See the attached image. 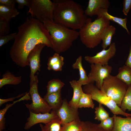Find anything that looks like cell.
Masks as SVG:
<instances>
[{
  "label": "cell",
  "mask_w": 131,
  "mask_h": 131,
  "mask_svg": "<svg viewBox=\"0 0 131 131\" xmlns=\"http://www.w3.org/2000/svg\"><path fill=\"white\" fill-rule=\"evenodd\" d=\"M19 14V12L15 7H10L0 4V16L9 22Z\"/></svg>",
  "instance_id": "cell-23"
},
{
  "label": "cell",
  "mask_w": 131,
  "mask_h": 131,
  "mask_svg": "<svg viewBox=\"0 0 131 131\" xmlns=\"http://www.w3.org/2000/svg\"><path fill=\"white\" fill-rule=\"evenodd\" d=\"M82 121L75 120L62 125L61 131H81Z\"/></svg>",
  "instance_id": "cell-28"
},
{
  "label": "cell",
  "mask_w": 131,
  "mask_h": 131,
  "mask_svg": "<svg viewBox=\"0 0 131 131\" xmlns=\"http://www.w3.org/2000/svg\"><path fill=\"white\" fill-rule=\"evenodd\" d=\"M122 11L123 14L127 16L131 8V0H124Z\"/></svg>",
  "instance_id": "cell-36"
},
{
  "label": "cell",
  "mask_w": 131,
  "mask_h": 131,
  "mask_svg": "<svg viewBox=\"0 0 131 131\" xmlns=\"http://www.w3.org/2000/svg\"><path fill=\"white\" fill-rule=\"evenodd\" d=\"M31 4L27 12L31 16L36 17L41 22L44 18L52 21L53 19V13L55 3L50 0H31Z\"/></svg>",
  "instance_id": "cell-8"
},
{
  "label": "cell",
  "mask_w": 131,
  "mask_h": 131,
  "mask_svg": "<svg viewBox=\"0 0 131 131\" xmlns=\"http://www.w3.org/2000/svg\"><path fill=\"white\" fill-rule=\"evenodd\" d=\"M94 106L91 95L84 92L78 101L77 105L78 108L87 107L93 109Z\"/></svg>",
  "instance_id": "cell-26"
},
{
  "label": "cell",
  "mask_w": 131,
  "mask_h": 131,
  "mask_svg": "<svg viewBox=\"0 0 131 131\" xmlns=\"http://www.w3.org/2000/svg\"><path fill=\"white\" fill-rule=\"evenodd\" d=\"M40 126L41 129V131H44L43 125L41 124L40 123Z\"/></svg>",
  "instance_id": "cell-41"
},
{
  "label": "cell",
  "mask_w": 131,
  "mask_h": 131,
  "mask_svg": "<svg viewBox=\"0 0 131 131\" xmlns=\"http://www.w3.org/2000/svg\"><path fill=\"white\" fill-rule=\"evenodd\" d=\"M116 51L115 43H111L107 49H103L95 55L86 56L84 59L89 63L98 64L103 66L108 65L109 60L115 55Z\"/></svg>",
  "instance_id": "cell-11"
},
{
  "label": "cell",
  "mask_w": 131,
  "mask_h": 131,
  "mask_svg": "<svg viewBox=\"0 0 131 131\" xmlns=\"http://www.w3.org/2000/svg\"><path fill=\"white\" fill-rule=\"evenodd\" d=\"M64 85V83L59 79H52L48 83L46 94H49L61 92V89Z\"/></svg>",
  "instance_id": "cell-25"
},
{
  "label": "cell",
  "mask_w": 131,
  "mask_h": 131,
  "mask_svg": "<svg viewBox=\"0 0 131 131\" xmlns=\"http://www.w3.org/2000/svg\"><path fill=\"white\" fill-rule=\"evenodd\" d=\"M24 93H22L16 97L7 99H2L0 98V106H1L3 104L8 102L13 101L16 98L21 97L24 96Z\"/></svg>",
  "instance_id": "cell-39"
},
{
  "label": "cell",
  "mask_w": 131,
  "mask_h": 131,
  "mask_svg": "<svg viewBox=\"0 0 131 131\" xmlns=\"http://www.w3.org/2000/svg\"><path fill=\"white\" fill-rule=\"evenodd\" d=\"M120 107L124 112L127 110L131 111V84L128 86Z\"/></svg>",
  "instance_id": "cell-27"
},
{
  "label": "cell",
  "mask_w": 131,
  "mask_h": 131,
  "mask_svg": "<svg viewBox=\"0 0 131 131\" xmlns=\"http://www.w3.org/2000/svg\"><path fill=\"white\" fill-rule=\"evenodd\" d=\"M110 5L108 0H89L88 6L84 11V14L86 16L90 17L96 15L100 9H108Z\"/></svg>",
  "instance_id": "cell-14"
},
{
  "label": "cell",
  "mask_w": 131,
  "mask_h": 131,
  "mask_svg": "<svg viewBox=\"0 0 131 131\" xmlns=\"http://www.w3.org/2000/svg\"><path fill=\"white\" fill-rule=\"evenodd\" d=\"M125 65L131 68V45L129 49V52L125 63Z\"/></svg>",
  "instance_id": "cell-40"
},
{
  "label": "cell",
  "mask_w": 131,
  "mask_h": 131,
  "mask_svg": "<svg viewBox=\"0 0 131 131\" xmlns=\"http://www.w3.org/2000/svg\"><path fill=\"white\" fill-rule=\"evenodd\" d=\"M18 31L9 51L12 61L22 67L29 66L27 59L30 52L37 44L52 48V40L43 23L31 16L18 27Z\"/></svg>",
  "instance_id": "cell-1"
},
{
  "label": "cell",
  "mask_w": 131,
  "mask_h": 131,
  "mask_svg": "<svg viewBox=\"0 0 131 131\" xmlns=\"http://www.w3.org/2000/svg\"><path fill=\"white\" fill-rule=\"evenodd\" d=\"M9 22L0 16V36L9 34L10 31Z\"/></svg>",
  "instance_id": "cell-33"
},
{
  "label": "cell",
  "mask_w": 131,
  "mask_h": 131,
  "mask_svg": "<svg viewBox=\"0 0 131 131\" xmlns=\"http://www.w3.org/2000/svg\"><path fill=\"white\" fill-rule=\"evenodd\" d=\"M116 76L128 86L131 84V68L125 65L120 67Z\"/></svg>",
  "instance_id": "cell-24"
},
{
  "label": "cell",
  "mask_w": 131,
  "mask_h": 131,
  "mask_svg": "<svg viewBox=\"0 0 131 131\" xmlns=\"http://www.w3.org/2000/svg\"><path fill=\"white\" fill-rule=\"evenodd\" d=\"M45 46V44L42 43L37 44L28 55L27 59L30 69V83L33 82L35 73L38 71H40L41 53Z\"/></svg>",
  "instance_id": "cell-12"
},
{
  "label": "cell",
  "mask_w": 131,
  "mask_h": 131,
  "mask_svg": "<svg viewBox=\"0 0 131 131\" xmlns=\"http://www.w3.org/2000/svg\"><path fill=\"white\" fill-rule=\"evenodd\" d=\"M17 34V33L15 32L0 36V47L7 43L10 41L15 39Z\"/></svg>",
  "instance_id": "cell-35"
},
{
  "label": "cell",
  "mask_w": 131,
  "mask_h": 131,
  "mask_svg": "<svg viewBox=\"0 0 131 131\" xmlns=\"http://www.w3.org/2000/svg\"><path fill=\"white\" fill-rule=\"evenodd\" d=\"M128 86L116 76L110 74L104 80L100 90L120 107Z\"/></svg>",
  "instance_id": "cell-6"
},
{
  "label": "cell",
  "mask_w": 131,
  "mask_h": 131,
  "mask_svg": "<svg viewBox=\"0 0 131 131\" xmlns=\"http://www.w3.org/2000/svg\"><path fill=\"white\" fill-rule=\"evenodd\" d=\"M16 3L15 0H0V4L8 7L14 8Z\"/></svg>",
  "instance_id": "cell-38"
},
{
  "label": "cell",
  "mask_w": 131,
  "mask_h": 131,
  "mask_svg": "<svg viewBox=\"0 0 131 131\" xmlns=\"http://www.w3.org/2000/svg\"><path fill=\"white\" fill-rule=\"evenodd\" d=\"M41 22L49 33L52 40V48L55 53L59 54L67 50L79 36V32L48 19L43 18Z\"/></svg>",
  "instance_id": "cell-3"
},
{
  "label": "cell",
  "mask_w": 131,
  "mask_h": 131,
  "mask_svg": "<svg viewBox=\"0 0 131 131\" xmlns=\"http://www.w3.org/2000/svg\"><path fill=\"white\" fill-rule=\"evenodd\" d=\"M91 18H88L79 31L81 42L90 49L93 48L100 43L103 33L110 25V21L103 17L97 18L93 22Z\"/></svg>",
  "instance_id": "cell-4"
},
{
  "label": "cell",
  "mask_w": 131,
  "mask_h": 131,
  "mask_svg": "<svg viewBox=\"0 0 131 131\" xmlns=\"http://www.w3.org/2000/svg\"><path fill=\"white\" fill-rule=\"evenodd\" d=\"M116 29L114 26L110 25L104 31L101 36L103 49H106L111 44L112 39L115 33Z\"/></svg>",
  "instance_id": "cell-22"
},
{
  "label": "cell",
  "mask_w": 131,
  "mask_h": 131,
  "mask_svg": "<svg viewBox=\"0 0 131 131\" xmlns=\"http://www.w3.org/2000/svg\"><path fill=\"white\" fill-rule=\"evenodd\" d=\"M62 125L60 120L58 117L45 124L44 131H61Z\"/></svg>",
  "instance_id": "cell-29"
},
{
  "label": "cell",
  "mask_w": 131,
  "mask_h": 131,
  "mask_svg": "<svg viewBox=\"0 0 131 131\" xmlns=\"http://www.w3.org/2000/svg\"><path fill=\"white\" fill-rule=\"evenodd\" d=\"M38 80L37 75H35L33 82L30 83L29 93L32 100L30 104H25L26 108L33 113H44L50 112L52 109L44 98L41 97L38 92Z\"/></svg>",
  "instance_id": "cell-7"
},
{
  "label": "cell",
  "mask_w": 131,
  "mask_h": 131,
  "mask_svg": "<svg viewBox=\"0 0 131 131\" xmlns=\"http://www.w3.org/2000/svg\"><path fill=\"white\" fill-rule=\"evenodd\" d=\"M0 79V88L7 84L17 85L21 82L22 76H16L9 71H7L2 75Z\"/></svg>",
  "instance_id": "cell-21"
},
{
  "label": "cell",
  "mask_w": 131,
  "mask_h": 131,
  "mask_svg": "<svg viewBox=\"0 0 131 131\" xmlns=\"http://www.w3.org/2000/svg\"></svg>",
  "instance_id": "cell-42"
},
{
  "label": "cell",
  "mask_w": 131,
  "mask_h": 131,
  "mask_svg": "<svg viewBox=\"0 0 131 131\" xmlns=\"http://www.w3.org/2000/svg\"><path fill=\"white\" fill-rule=\"evenodd\" d=\"M29 111V116L24 127V129L26 130L37 123H42L45 124L58 117L55 111L52 110L50 112L44 113H36Z\"/></svg>",
  "instance_id": "cell-13"
},
{
  "label": "cell",
  "mask_w": 131,
  "mask_h": 131,
  "mask_svg": "<svg viewBox=\"0 0 131 131\" xmlns=\"http://www.w3.org/2000/svg\"><path fill=\"white\" fill-rule=\"evenodd\" d=\"M99 126L105 131H111L114 126V119L113 116L109 117L101 121L98 124Z\"/></svg>",
  "instance_id": "cell-32"
},
{
  "label": "cell",
  "mask_w": 131,
  "mask_h": 131,
  "mask_svg": "<svg viewBox=\"0 0 131 131\" xmlns=\"http://www.w3.org/2000/svg\"><path fill=\"white\" fill-rule=\"evenodd\" d=\"M93 83L84 85L83 88L84 92L90 94L92 99L99 104L106 106L114 115H120L126 117L131 116V113L123 111L111 98L98 88Z\"/></svg>",
  "instance_id": "cell-5"
},
{
  "label": "cell",
  "mask_w": 131,
  "mask_h": 131,
  "mask_svg": "<svg viewBox=\"0 0 131 131\" xmlns=\"http://www.w3.org/2000/svg\"><path fill=\"white\" fill-rule=\"evenodd\" d=\"M55 3L53 13L54 21L76 30L80 29L88 18L82 6L72 0H53Z\"/></svg>",
  "instance_id": "cell-2"
},
{
  "label": "cell",
  "mask_w": 131,
  "mask_h": 131,
  "mask_svg": "<svg viewBox=\"0 0 131 131\" xmlns=\"http://www.w3.org/2000/svg\"><path fill=\"white\" fill-rule=\"evenodd\" d=\"M114 126L111 131H131V116L122 117L114 115Z\"/></svg>",
  "instance_id": "cell-15"
},
{
  "label": "cell",
  "mask_w": 131,
  "mask_h": 131,
  "mask_svg": "<svg viewBox=\"0 0 131 131\" xmlns=\"http://www.w3.org/2000/svg\"><path fill=\"white\" fill-rule=\"evenodd\" d=\"M94 119L100 121L104 120L109 117V113L104 109L102 105L99 104L95 108Z\"/></svg>",
  "instance_id": "cell-30"
},
{
  "label": "cell",
  "mask_w": 131,
  "mask_h": 131,
  "mask_svg": "<svg viewBox=\"0 0 131 131\" xmlns=\"http://www.w3.org/2000/svg\"><path fill=\"white\" fill-rule=\"evenodd\" d=\"M16 3L18 4V8L20 9H22L25 6L30 7L31 0H15Z\"/></svg>",
  "instance_id": "cell-37"
},
{
  "label": "cell",
  "mask_w": 131,
  "mask_h": 131,
  "mask_svg": "<svg viewBox=\"0 0 131 131\" xmlns=\"http://www.w3.org/2000/svg\"><path fill=\"white\" fill-rule=\"evenodd\" d=\"M81 131H105L97 124L88 121H82Z\"/></svg>",
  "instance_id": "cell-31"
},
{
  "label": "cell",
  "mask_w": 131,
  "mask_h": 131,
  "mask_svg": "<svg viewBox=\"0 0 131 131\" xmlns=\"http://www.w3.org/2000/svg\"><path fill=\"white\" fill-rule=\"evenodd\" d=\"M112 67L108 65L103 66L98 64H92L88 76L90 83L95 82L96 86L101 89L105 79L110 75Z\"/></svg>",
  "instance_id": "cell-9"
},
{
  "label": "cell",
  "mask_w": 131,
  "mask_h": 131,
  "mask_svg": "<svg viewBox=\"0 0 131 131\" xmlns=\"http://www.w3.org/2000/svg\"><path fill=\"white\" fill-rule=\"evenodd\" d=\"M108 9L105 8H101L98 11L96 15L97 18L103 17L110 21H111L116 23L122 26L126 31L128 33L130 34L127 27V19L126 17L123 18L115 16L109 14L108 12Z\"/></svg>",
  "instance_id": "cell-16"
},
{
  "label": "cell",
  "mask_w": 131,
  "mask_h": 131,
  "mask_svg": "<svg viewBox=\"0 0 131 131\" xmlns=\"http://www.w3.org/2000/svg\"><path fill=\"white\" fill-rule=\"evenodd\" d=\"M15 104L13 102L12 104H7L4 108L0 110V131H2L5 129V115L8 109Z\"/></svg>",
  "instance_id": "cell-34"
},
{
  "label": "cell",
  "mask_w": 131,
  "mask_h": 131,
  "mask_svg": "<svg viewBox=\"0 0 131 131\" xmlns=\"http://www.w3.org/2000/svg\"><path fill=\"white\" fill-rule=\"evenodd\" d=\"M54 111L60 120L62 125L80 120L78 109L70 106L66 99L63 100L61 107Z\"/></svg>",
  "instance_id": "cell-10"
},
{
  "label": "cell",
  "mask_w": 131,
  "mask_h": 131,
  "mask_svg": "<svg viewBox=\"0 0 131 131\" xmlns=\"http://www.w3.org/2000/svg\"><path fill=\"white\" fill-rule=\"evenodd\" d=\"M64 57L59 54L55 53L52 56L49 57L48 60L47 69L56 71H61L64 64Z\"/></svg>",
  "instance_id": "cell-19"
},
{
  "label": "cell",
  "mask_w": 131,
  "mask_h": 131,
  "mask_svg": "<svg viewBox=\"0 0 131 131\" xmlns=\"http://www.w3.org/2000/svg\"><path fill=\"white\" fill-rule=\"evenodd\" d=\"M69 83L73 89V94L72 99L68 102L69 104L71 106L78 109L77 105L78 101L84 92L82 85L75 80L70 81Z\"/></svg>",
  "instance_id": "cell-17"
},
{
  "label": "cell",
  "mask_w": 131,
  "mask_h": 131,
  "mask_svg": "<svg viewBox=\"0 0 131 131\" xmlns=\"http://www.w3.org/2000/svg\"><path fill=\"white\" fill-rule=\"evenodd\" d=\"M44 99L52 109L56 110L59 109L63 103L61 92L46 94L44 97Z\"/></svg>",
  "instance_id": "cell-18"
},
{
  "label": "cell",
  "mask_w": 131,
  "mask_h": 131,
  "mask_svg": "<svg viewBox=\"0 0 131 131\" xmlns=\"http://www.w3.org/2000/svg\"><path fill=\"white\" fill-rule=\"evenodd\" d=\"M82 56H80L72 65L74 69H78L79 71L80 78L77 81L80 84L82 85H86L90 83L89 77L86 71L84 69L82 64Z\"/></svg>",
  "instance_id": "cell-20"
}]
</instances>
